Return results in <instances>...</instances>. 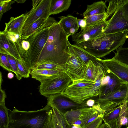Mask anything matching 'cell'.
<instances>
[{
    "instance_id": "obj_6",
    "label": "cell",
    "mask_w": 128,
    "mask_h": 128,
    "mask_svg": "<svg viewBox=\"0 0 128 128\" xmlns=\"http://www.w3.org/2000/svg\"><path fill=\"white\" fill-rule=\"evenodd\" d=\"M72 82L66 72H61L54 78L41 82L39 86V92L41 94L45 97L61 94L64 91Z\"/></svg>"
},
{
    "instance_id": "obj_34",
    "label": "cell",
    "mask_w": 128,
    "mask_h": 128,
    "mask_svg": "<svg viewBox=\"0 0 128 128\" xmlns=\"http://www.w3.org/2000/svg\"><path fill=\"white\" fill-rule=\"evenodd\" d=\"M124 0H111L108 1L109 5L107 8L106 13L108 17L111 16L114 13L122 3Z\"/></svg>"
},
{
    "instance_id": "obj_47",
    "label": "cell",
    "mask_w": 128,
    "mask_h": 128,
    "mask_svg": "<svg viewBox=\"0 0 128 128\" xmlns=\"http://www.w3.org/2000/svg\"><path fill=\"white\" fill-rule=\"evenodd\" d=\"M71 128H82L80 125H73L71 127Z\"/></svg>"
},
{
    "instance_id": "obj_41",
    "label": "cell",
    "mask_w": 128,
    "mask_h": 128,
    "mask_svg": "<svg viewBox=\"0 0 128 128\" xmlns=\"http://www.w3.org/2000/svg\"><path fill=\"white\" fill-rule=\"evenodd\" d=\"M2 84H0V104H5V100L6 98L5 92L2 89Z\"/></svg>"
},
{
    "instance_id": "obj_14",
    "label": "cell",
    "mask_w": 128,
    "mask_h": 128,
    "mask_svg": "<svg viewBox=\"0 0 128 128\" xmlns=\"http://www.w3.org/2000/svg\"><path fill=\"white\" fill-rule=\"evenodd\" d=\"M97 106L94 105L91 107H84L70 110L64 113L66 122L71 128L72 124L76 121L80 120L82 122L86 118L99 113Z\"/></svg>"
},
{
    "instance_id": "obj_46",
    "label": "cell",
    "mask_w": 128,
    "mask_h": 128,
    "mask_svg": "<svg viewBox=\"0 0 128 128\" xmlns=\"http://www.w3.org/2000/svg\"><path fill=\"white\" fill-rule=\"evenodd\" d=\"M14 76V74L12 72H10L8 74L7 77L9 79L12 78Z\"/></svg>"
},
{
    "instance_id": "obj_45",
    "label": "cell",
    "mask_w": 128,
    "mask_h": 128,
    "mask_svg": "<svg viewBox=\"0 0 128 128\" xmlns=\"http://www.w3.org/2000/svg\"><path fill=\"white\" fill-rule=\"evenodd\" d=\"M82 120H78L74 122L72 124V125H76L81 126L82 124Z\"/></svg>"
},
{
    "instance_id": "obj_30",
    "label": "cell",
    "mask_w": 128,
    "mask_h": 128,
    "mask_svg": "<svg viewBox=\"0 0 128 128\" xmlns=\"http://www.w3.org/2000/svg\"><path fill=\"white\" fill-rule=\"evenodd\" d=\"M122 104L105 112L103 115V121L108 122L118 118L120 115Z\"/></svg>"
},
{
    "instance_id": "obj_25",
    "label": "cell",
    "mask_w": 128,
    "mask_h": 128,
    "mask_svg": "<svg viewBox=\"0 0 128 128\" xmlns=\"http://www.w3.org/2000/svg\"><path fill=\"white\" fill-rule=\"evenodd\" d=\"M107 8L106 2L102 0L95 2L87 5L82 15L84 16L104 13L106 12L105 10Z\"/></svg>"
},
{
    "instance_id": "obj_24",
    "label": "cell",
    "mask_w": 128,
    "mask_h": 128,
    "mask_svg": "<svg viewBox=\"0 0 128 128\" xmlns=\"http://www.w3.org/2000/svg\"><path fill=\"white\" fill-rule=\"evenodd\" d=\"M71 0H51L50 10V15L67 10L71 4Z\"/></svg>"
},
{
    "instance_id": "obj_11",
    "label": "cell",
    "mask_w": 128,
    "mask_h": 128,
    "mask_svg": "<svg viewBox=\"0 0 128 128\" xmlns=\"http://www.w3.org/2000/svg\"><path fill=\"white\" fill-rule=\"evenodd\" d=\"M47 104L62 112L68 109H74L87 107L86 102L82 104L77 103L61 94L50 95L46 96Z\"/></svg>"
},
{
    "instance_id": "obj_42",
    "label": "cell",
    "mask_w": 128,
    "mask_h": 128,
    "mask_svg": "<svg viewBox=\"0 0 128 128\" xmlns=\"http://www.w3.org/2000/svg\"><path fill=\"white\" fill-rule=\"evenodd\" d=\"M78 26L80 28L81 30H84L86 26V22L85 19H78Z\"/></svg>"
},
{
    "instance_id": "obj_49",
    "label": "cell",
    "mask_w": 128,
    "mask_h": 128,
    "mask_svg": "<svg viewBox=\"0 0 128 128\" xmlns=\"http://www.w3.org/2000/svg\"><path fill=\"white\" fill-rule=\"evenodd\" d=\"M126 128H128V126H127V127Z\"/></svg>"
},
{
    "instance_id": "obj_10",
    "label": "cell",
    "mask_w": 128,
    "mask_h": 128,
    "mask_svg": "<svg viewBox=\"0 0 128 128\" xmlns=\"http://www.w3.org/2000/svg\"><path fill=\"white\" fill-rule=\"evenodd\" d=\"M107 25L106 20L95 25L86 26L84 30L72 35V41L78 44L97 38L103 34Z\"/></svg>"
},
{
    "instance_id": "obj_35",
    "label": "cell",
    "mask_w": 128,
    "mask_h": 128,
    "mask_svg": "<svg viewBox=\"0 0 128 128\" xmlns=\"http://www.w3.org/2000/svg\"><path fill=\"white\" fill-rule=\"evenodd\" d=\"M14 0H0V20L3 14L11 8V5L15 2Z\"/></svg>"
},
{
    "instance_id": "obj_40",
    "label": "cell",
    "mask_w": 128,
    "mask_h": 128,
    "mask_svg": "<svg viewBox=\"0 0 128 128\" xmlns=\"http://www.w3.org/2000/svg\"><path fill=\"white\" fill-rule=\"evenodd\" d=\"M103 121V116H100L89 124L85 128H98Z\"/></svg>"
},
{
    "instance_id": "obj_48",
    "label": "cell",
    "mask_w": 128,
    "mask_h": 128,
    "mask_svg": "<svg viewBox=\"0 0 128 128\" xmlns=\"http://www.w3.org/2000/svg\"><path fill=\"white\" fill-rule=\"evenodd\" d=\"M15 2H17L22 4L24 3L26 1L25 0H14Z\"/></svg>"
},
{
    "instance_id": "obj_7",
    "label": "cell",
    "mask_w": 128,
    "mask_h": 128,
    "mask_svg": "<svg viewBox=\"0 0 128 128\" xmlns=\"http://www.w3.org/2000/svg\"><path fill=\"white\" fill-rule=\"evenodd\" d=\"M95 101L104 113L128 101V84H123L116 91Z\"/></svg>"
},
{
    "instance_id": "obj_37",
    "label": "cell",
    "mask_w": 128,
    "mask_h": 128,
    "mask_svg": "<svg viewBox=\"0 0 128 128\" xmlns=\"http://www.w3.org/2000/svg\"><path fill=\"white\" fill-rule=\"evenodd\" d=\"M20 44L21 51L20 54L22 58L24 60L26 58L29 48L30 43L26 39L22 38L20 41Z\"/></svg>"
},
{
    "instance_id": "obj_12",
    "label": "cell",
    "mask_w": 128,
    "mask_h": 128,
    "mask_svg": "<svg viewBox=\"0 0 128 128\" xmlns=\"http://www.w3.org/2000/svg\"><path fill=\"white\" fill-rule=\"evenodd\" d=\"M51 0H41L38 5L28 12L21 32L40 18L47 20L50 15V12Z\"/></svg>"
},
{
    "instance_id": "obj_4",
    "label": "cell",
    "mask_w": 128,
    "mask_h": 128,
    "mask_svg": "<svg viewBox=\"0 0 128 128\" xmlns=\"http://www.w3.org/2000/svg\"><path fill=\"white\" fill-rule=\"evenodd\" d=\"M51 26L44 27L35 32L26 39L30 45L24 60L31 70L35 66L38 57L48 39L49 28Z\"/></svg>"
},
{
    "instance_id": "obj_13",
    "label": "cell",
    "mask_w": 128,
    "mask_h": 128,
    "mask_svg": "<svg viewBox=\"0 0 128 128\" xmlns=\"http://www.w3.org/2000/svg\"><path fill=\"white\" fill-rule=\"evenodd\" d=\"M106 68L117 77L124 83L128 84V66L115 59H102L96 58Z\"/></svg>"
},
{
    "instance_id": "obj_22",
    "label": "cell",
    "mask_w": 128,
    "mask_h": 128,
    "mask_svg": "<svg viewBox=\"0 0 128 128\" xmlns=\"http://www.w3.org/2000/svg\"><path fill=\"white\" fill-rule=\"evenodd\" d=\"M60 72L50 70L34 68L31 70L30 74L32 78L41 82L45 80L54 78Z\"/></svg>"
},
{
    "instance_id": "obj_39",
    "label": "cell",
    "mask_w": 128,
    "mask_h": 128,
    "mask_svg": "<svg viewBox=\"0 0 128 128\" xmlns=\"http://www.w3.org/2000/svg\"><path fill=\"white\" fill-rule=\"evenodd\" d=\"M118 119H116L108 122L104 121L99 126L98 128H120L118 123Z\"/></svg>"
},
{
    "instance_id": "obj_38",
    "label": "cell",
    "mask_w": 128,
    "mask_h": 128,
    "mask_svg": "<svg viewBox=\"0 0 128 128\" xmlns=\"http://www.w3.org/2000/svg\"><path fill=\"white\" fill-rule=\"evenodd\" d=\"M0 66L9 72H13L12 70L6 54L0 53Z\"/></svg>"
},
{
    "instance_id": "obj_31",
    "label": "cell",
    "mask_w": 128,
    "mask_h": 128,
    "mask_svg": "<svg viewBox=\"0 0 128 128\" xmlns=\"http://www.w3.org/2000/svg\"><path fill=\"white\" fill-rule=\"evenodd\" d=\"M19 74L22 78H28L31 73V69L26 62L23 59L20 60L16 59Z\"/></svg>"
},
{
    "instance_id": "obj_15",
    "label": "cell",
    "mask_w": 128,
    "mask_h": 128,
    "mask_svg": "<svg viewBox=\"0 0 128 128\" xmlns=\"http://www.w3.org/2000/svg\"><path fill=\"white\" fill-rule=\"evenodd\" d=\"M123 84L117 77L106 68L105 75L102 80L98 98L103 97L115 92Z\"/></svg>"
},
{
    "instance_id": "obj_28",
    "label": "cell",
    "mask_w": 128,
    "mask_h": 128,
    "mask_svg": "<svg viewBox=\"0 0 128 128\" xmlns=\"http://www.w3.org/2000/svg\"><path fill=\"white\" fill-rule=\"evenodd\" d=\"M118 123L120 128L124 125L126 128L128 126V101L122 104Z\"/></svg>"
},
{
    "instance_id": "obj_17",
    "label": "cell",
    "mask_w": 128,
    "mask_h": 128,
    "mask_svg": "<svg viewBox=\"0 0 128 128\" xmlns=\"http://www.w3.org/2000/svg\"><path fill=\"white\" fill-rule=\"evenodd\" d=\"M65 120L64 113L52 107L45 128H70Z\"/></svg>"
},
{
    "instance_id": "obj_1",
    "label": "cell",
    "mask_w": 128,
    "mask_h": 128,
    "mask_svg": "<svg viewBox=\"0 0 128 128\" xmlns=\"http://www.w3.org/2000/svg\"><path fill=\"white\" fill-rule=\"evenodd\" d=\"M49 31L47 41L35 66L39 64L51 62L64 64L70 56L68 45V36L58 22L50 27Z\"/></svg>"
},
{
    "instance_id": "obj_9",
    "label": "cell",
    "mask_w": 128,
    "mask_h": 128,
    "mask_svg": "<svg viewBox=\"0 0 128 128\" xmlns=\"http://www.w3.org/2000/svg\"><path fill=\"white\" fill-rule=\"evenodd\" d=\"M106 72V68L103 66L95 83L93 86L80 91L64 96L80 104L84 102L87 99L98 96L100 92L102 80L105 75Z\"/></svg>"
},
{
    "instance_id": "obj_23",
    "label": "cell",
    "mask_w": 128,
    "mask_h": 128,
    "mask_svg": "<svg viewBox=\"0 0 128 128\" xmlns=\"http://www.w3.org/2000/svg\"><path fill=\"white\" fill-rule=\"evenodd\" d=\"M95 83L86 80L84 78L78 81L73 82L61 94L66 96L82 90L84 89L93 86Z\"/></svg>"
},
{
    "instance_id": "obj_3",
    "label": "cell",
    "mask_w": 128,
    "mask_h": 128,
    "mask_svg": "<svg viewBox=\"0 0 128 128\" xmlns=\"http://www.w3.org/2000/svg\"><path fill=\"white\" fill-rule=\"evenodd\" d=\"M128 31L103 34L86 42V50L95 57L100 58L122 46L128 38Z\"/></svg>"
},
{
    "instance_id": "obj_29",
    "label": "cell",
    "mask_w": 128,
    "mask_h": 128,
    "mask_svg": "<svg viewBox=\"0 0 128 128\" xmlns=\"http://www.w3.org/2000/svg\"><path fill=\"white\" fill-rule=\"evenodd\" d=\"M46 69L65 72L64 64L57 63L53 62L44 63L38 64L33 68Z\"/></svg>"
},
{
    "instance_id": "obj_26",
    "label": "cell",
    "mask_w": 128,
    "mask_h": 128,
    "mask_svg": "<svg viewBox=\"0 0 128 128\" xmlns=\"http://www.w3.org/2000/svg\"><path fill=\"white\" fill-rule=\"evenodd\" d=\"M75 53L79 58L86 64L90 60L96 62V58L94 57L82 48L75 44H72Z\"/></svg>"
},
{
    "instance_id": "obj_18",
    "label": "cell",
    "mask_w": 128,
    "mask_h": 128,
    "mask_svg": "<svg viewBox=\"0 0 128 128\" xmlns=\"http://www.w3.org/2000/svg\"><path fill=\"white\" fill-rule=\"evenodd\" d=\"M58 22L53 17H49L47 20L40 18L38 20L21 32L23 39L27 38L35 32L48 25H53Z\"/></svg>"
},
{
    "instance_id": "obj_21",
    "label": "cell",
    "mask_w": 128,
    "mask_h": 128,
    "mask_svg": "<svg viewBox=\"0 0 128 128\" xmlns=\"http://www.w3.org/2000/svg\"><path fill=\"white\" fill-rule=\"evenodd\" d=\"M96 62L90 60L88 62L83 78L85 80L96 83L103 66L100 62L97 60L96 64Z\"/></svg>"
},
{
    "instance_id": "obj_8",
    "label": "cell",
    "mask_w": 128,
    "mask_h": 128,
    "mask_svg": "<svg viewBox=\"0 0 128 128\" xmlns=\"http://www.w3.org/2000/svg\"><path fill=\"white\" fill-rule=\"evenodd\" d=\"M68 45L70 54L64 64L65 72L72 82L81 80L84 78L86 64L76 54L68 40Z\"/></svg>"
},
{
    "instance_id": "obj_5",
    "label": "cell",
    "mask_w": 128,
    "mask_h": 128,
    "mask_svg": "<svg viewBox=\"0 0 128 128\" xmlns=\"http://www.w3.org/2000/svg\"><path fill=\"white\" fill-rule=\"evenodd\" d=\"M103 34L128 31V0H124L107 21Z\"/></svg>"
},
{
    "instance_id": "obj_2",
    "label": "cell",
    "mask_w": 128,
    "mask_h": 128,
    "mask_svg": "<svg viewBox=\"0 0 128 128\" xmlns=\"http://www.w3.org/2000/svg\"><path fill=\"white\" fill-rule=\"evenodd\" d=\"M51 107L47 104L37 110L24 111L16 108L8 110L9 123L8 128H45Z\"/></svg>"
},
{
    "instance_id": "obj_16",
    "label": "cell",
    "mask_w": 128,
    "mask_h": 128,
    "mask_svg": "<svg viewBox=\"0 0 128 128\" xmlns=\"http://www.w3.org/2000/svg\"><path fill=\"white\" fill-rule=\"evenodd\" d=\"M0 53L10 55L16 59H23L13 42L6 36L4 31L0 32Z\"/></svg>"
},
{
    "instance_id": "obj_20",
    "label": "cell",
    "mask_w": 128,
    "mask_h": 128,
    "mask_svg": "<svg viewBox=\"0 0 128 128\" xmlns=\"http://www.w3.org/2000/svg\"><path fill=\"white\" fill-rule=\"evenodd\" d=\"M28 15V12L17 17H11L9 21L5 23L4 32L21 34L24 22Z\"/></svg>"
},
{
    "instance_id": "obj_36",
    "label": "cell",
    "mask_w": 128,
    "mask_h": 128,
    "mask_svg": "<svg viewBox=\"0 0 128 128\" xmlns=\"http://www.w3.org/2000/svg\"><path fill=\"white\" fill-rule=\"evenodd\" d=\"M6 55L8 59L13 72L16 74V77L18 80H20L22 78L19 74L16 59L10 55Z\"/></svg>"
},
{
    "instance_id": "obj_33",
    "label": "cell",
    "mask_w": 128,
    "mask_h": 128,
    "mask_svg": "<svg viewBox=\"0 0 128 128\" xmlns=\"http://www.w3.org/2000/svg\"><path fill=\"white\" fill-rule=\"evenodd\" d=\"M114 58L128 66V48L121 46L116 50Z\"/></svg>"
},
{
    "instance_id": "obj_27",
    "label": "cell",
    "mask_w": 128,
    "mask_h": 128,
    "mask_svg": "<svg viewBox=\"0 0 128 128\" xmlns=\"http://www.w3.org/2000/svg\"><path fill=\"white\" fill-rule=\"evenodd\" d=\"M86 22V26H90L101 23L108 18L106 12L90 16H84Z\"/></svg>"
},
{
    "instance_id": "obj_32",
    "label": "cell",
    "mask_w": 128,
    "mask_h": 128,
    "mask_svg": "<svg viewBox=\"0 0 128 128\" xmlns=\"http://www.w3.org/2000/svg\"><path fill=\"white\" fill-rule=\"evenodd\" d=\"M8 110L5 104H0V128H8L9 123Z\"/></svg>"
},
{
    "instance_id": "obj_43",
    "label": "cell",
    "mask_w": 128,
    "mask_h": 128,
    "mask_svg": "<svg viewBox=\"0 0 128 128\" xmlns=\"http://www.w3.org/2000/svg\"><path fill=\"white\" fill-rule=\"evenodd\" d=\"M95 100L91 99L88 100L86 102L87 106L89 107H92L95 104Z\"/></svg>"
},
{
    "instance_id": "obj_19",
    "label": "cell",
    "mask_w": 128,
    "mask_h": 128,
    "mask_svg": "<svg viewBox=\"0 0 128 128\" xmlns=\"http://www.w3.org/2000/svg\"><path fill=\"white\" fill-rule=\"evenodd\" d=\"M59 18L60 20L58 23L68 37L78 32L79 26L76 17L68 15L66 16H60Z\"/></svg>"
},
{
    "instance_id": "obj_44",
    "label": "cell",
    "mask_w": 128,
    "mask_h": 128,
    "mask_svg": "<svg viewBox=\"0 0 128 128\" xmlns=\"http://www.w3.org/2000/svg\"><path fill=\"white\" fill-rule=\"evenodd\" d=\"M41 0H32V6L33 8H36L38 4Z\"/></svg>"
}]
</instances>
